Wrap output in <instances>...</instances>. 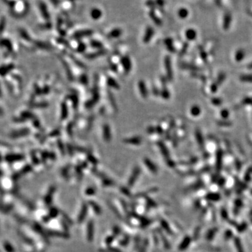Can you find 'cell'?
<instances>
[{
	"instance_id": "13",
	"label": "cell",
	"mask_w": 252,
	"mask_h": 252,
	"mask_svg": "<svg viewBox=\"0 0 252 252\" xmlns=\"http://www.w3.org/2000/svg\"><path fill=\"white\" fill-rule=\"evenodd\" d=\"M189 242H190L189 238L187 237V238H186V239H184V242H183L182 244H181L179 249H180L181 250H183V249H186V247H187L188 245H189Z\"/></svg>"
},
{
	"instance_id": "24",
	"label": "cell",
	"mask_w": 252,
	"mask_h": 252,
	"mask_svg": "<svg viewBox=\"0 0 252 252\" xmlns=\"http://www.w3.org/2000/svg\"><path fill=\"white\" fill-rule=\"evenodd\" d=\"M148 205H149L150 207H154V206H156V203H154V201H153V200H151V199H149V198H148Z\"/></svg>"
},
{
	"instance_id": "17",
	"label": "cell",
	"mask_w": 252,
	"mask_h": 252,
	"mask_svg": "<svg viewBox=\"0 0 252 252\" xmlns=\"http://www.w3.org/2000/svg\"><path fill=\"white\" fill-rule=\"evenodd\" d=\"M90 34V31L87 30V31H83V32H79L77 34V35L78 37H83V36H87Z\"/></svg>"
},
{
	"instance_id": "19",
	"label": "cell",
	"mask_w": 252,
	"mask_h": 252,
	"mask_svg": "<svg viewBox=\"0 0 252 252\" xmlns=\"http://www.w3.org/2000/svg\"><path fill=\"white\" fill-rule=\"evenodd\" d=\"M120 191H121V192L123 193V194H125V196H130V191H129L128 190H127L125 187H121V188H120Z\"/></svg>"
},
{
	"instance_id": "21",
	"label": "cell",
	"mask_w": 252,
	"mask_h": 252,
	"mask_svg": "<svg viewBox=\"0 0 252 252\" xmlns=\"http://www.w3.org/2000/svg\"><path fill=\"white\" fill-rule=\"evenodd\" d=\"M113 239H114V236H113V235L109 236V237H108L106 239V243L107 244H111V243L113 242Z\"/></svg>"
},
{
	"instance_id": "18",
	"label": "cell",
	"mask_w": 252,
	"mask_h": 252,
	"mask_svg": "<svg viewBox=\"0 0 252 252\" xmlns=\"http://www.w3.org/2000/svg\"><path fill=\"white\" fill-rule=\"evenodd\" d=\"M95 190L93 188H88L87 190H86V193L87 195H88V196H92V195H94L95 193Z\"/></svg>"
},
{
	"instance_id": "7",
	"label": "cell",
	"mask_w": 252,
	"mask_h": 252,
	"mask_svg": "<svg viewBox=\"0 0 252 252\" xmlns=\"http://www.w3.org/2000/svg\"><path fill=\"white\" fill-rule=\"evenodd\" d=\"M103 134H104V137L106 139V141H109L111 138V134H110V130L108 125L104 126V130H103Z\"/></svg>"
},
{
	"instance_id": "23",
	"label": "cell",
	"mask_w": 252,
	"mask_h": 252,
	"mask_svg": "<svg viewBox=\"0 0 252 252\" xmlns=\"http://www.w3.org/2000/svg\"><path fill=\"white\" fill-rule=\"evenodd\" d=\"M113 236L119 235L120 233V229L118 227H115L113 230Z\"/></svg>"
},
{
	"instance_id": "2",
	"label": "cell",
	"mask_w": 252,
	"mask_h": 252,
	"mask_svg": "<svg viewBox=\"0 0 252 252\" xmlns=\"http://www.w3.org/2000/svg\"><path fill=\"white\" fill-rule=\"evenodd\" d=\"M139 173H140V170H139V167H135V169H134L133 172H132V175H131L130 178L128 181V186H130V187L133 186L134 184L135 183L136 180H137Z\"/></svg>"
},
{
	"instance_id": "16",
	"label": "cell",
	"mask_w": 252,
	"mask_h": 252,
	"mask_svg": "<svg viewBox=\"0 0 252 252\" xmlns=\"http://www.w3.org/2000/svg\"><path fill=\"white\" fill-rule=\"evenodd\" d=\"M129 241H130V237L126 236L124 239H122V241L120 242V244L122 245V246H126V245L128 244Z\"/></svg>"
},
{
	"instance_id": "11",
	"label": "cell",
	"mask_w": 252,
	"mask_h": 252,
	"mask_svg": "<svg viewBox=\"0 0 252 252\" xmlns=\"http://www.w3.org/2000/svg\"><path fill=\"white\" fill-rule=\"evenodd\" d=\"M101 15V11L98 9H93L92 11V13H91V15H92V17L94 19H98Z\"/></svg>"
},
{
	"instance_id": "6",
	"label": "cell",
	"mask_w": 252,
	"mask_h": 252,
	"mask_svg": "<svg viewBox=\"0 0 252 252\" xmlns=\"http://www.w3.org/2000/svg\"><path fill=\"white\" fill-rule=\"evenodd\" d=\"M122 64H123V66L124 69H125V71L128 72V71L130 70L131 63H130V58H123Z\"/></svg>"
},
{
	"instance_id": "8",
	"label": "cell",
	"mask_w": 252,
	"mask_h": 252,
	"mask_svg": "<svg viewBox=\"0 0 252 252\" xmlns=\"http://www.w3.org/2000/svg\"><path fill=\"white\" fill-rule=\"evenodd\" d=\"M139 89L141 90V95H142L143 97H146L147 96V91H146V88L145 87L144 84L143 82H140L139 84Z\"/></svg>"
},
{
	"instance_id": "10",
	"label": "cell",
	"mask_w": 252,
	"mask_h": 252,
	"mask_svg": "<svg viewBox=\"0 0 252 252\" xmlns=\"http://www.w3.org/2000/svg\"><path fill=\"white\" fill-rule=\"evenodd\" d=\"M165 67H166V70L167 72V74H168L170 77H171V75H172V72H171V65H170V60L169 58H166V60H165Z\"/></svg>"
},
{
	"instance_id": "4",
	"label": "cell",
	"mask_w": 252,
	"mask_h": 252,
	"mask_svg": "<svg viewBox=\"0 0 252 252\" xmlns=\"http://www.w3.org/2000/svg\"><path fill=\"white\" fill-rule=\"evenodd\" d=\"M144 164L148 167V168L149 169L150 171H151V172H153V173H156L157 171H158V170H157V167L149 159H148V158L144 159Z\"/></svg>"
},
{
	"instance_id": "9",
	"label": "cell",
	"mask_w": 252,
	"mask_h": 252,
	"mask_svg": "<svg viewBox=\"0 0 252 252\" xmlns=\"http://www.w3.org/2000/svg\"><path fill=\"white\" fill-rule=\"evenodd\" d=\"M160 223H161L162 227H163V228L165 229V230H166L167 232L168 233H170V234L172 233V230H171V229L170 228V226H169L168 224H167V223L165 221L161 220V221H160Z\"/></svg>"
},
{
	"instance_id": "22",
	"label": "cell",
	"mask_w": 252,
	"mask_h": 252,
	"mask_svg": "<svg viewBox=\"0 0 252 252\" xmlns=\"http://www.w3.org/2000/svg\"><path fill=\"white\" fill-rule=\"evenodd\" d=\"M120 30H113V32H111V35L112 36V37H118V36L120 35Z\"/></svg>"
},
{
	"instance_id": "3",
	"label": "cell",
	"mask_w": 252,
	"mask_h": 252,
	"mask_svg": "<svg viewBox=\"0 0 252 252\" xmlns=\"http://www.w3.org/2000/svg\"><path fill=\"white\" fill-rule=\"evenodd\" d=\"M87 212H88V205L86 204H84L83 205L81 210L80 214H79V216H78L79 223H81L85 219L86 215H87Z\"/></svg>"
},
{
	"instance_id": "12",
	"label": "cell",
	"mask_w": 252,
	"mask_h": 252,
	"mask_svg": "<svg viewBox=\"0 0 252 252\" xmlns=\"http://www.w3.org/2000/svg\"><path fill=\"white\" fill-rule=\"evenodd\" d=\"M153 33V32L152 29H148L147 32H146V34H148L145 35V37L144 38V41H145V42H148V41L150 40V38L152 37Z\"/></svg>"
},
{
	"instance_id": "25",
	"label": "cell",
	"mask_w": 252,
	"mask_h": 252,
	"mask_svg": "<svg viewBox=\"0 0 252 252\" xmlns=\"http://www.w3.org/2000/svg\"><path fill=\"white\" fill-rule=\"evenodd\" d=\"M100 252H111L109 250H105V249H101L100 250Z\"/></svg>"
},
{
	"instance_id": "14",
	"label": "cell",
	"mask_w": 252,
	"mask_h": 252,
	"mask_svg": "<svg viewBox=\"0 0 252 252\" xmlns=\"http://www.w3.org/2000/svg\"><path fill=\"white\" fill-rule=\"evenodd\" d=\"M125 141H127V142L128 143H130V144H139V143H141V139H139V138L134 137V138H132V139H129L128 140Z\"/></svg>"
},
{
	"instance_id": "5",
	"label": "cell",
	"mask_w": 252,
	"mask_h": 252,
	"mask_svg": "<svg viewBox=\"0 0 252 252\" xmlns=\"http://www.w3.org/2000/svg\"><path fill=\"white\" fill-rule=\"evenodd\" d=\"M89 205H90L91 207H92L93 211L95 212L97 214V215L101 214H102L101 208H100V207L96 203H95L94 201H92V200H91V201H90Z\"/></svg>"
},
{
	"instance_id": "15",
	"label": "cell",
	"mask_w": 252,
	"mask_h": 252,
	"mask_svg": "<svg viewBox=\"0 0 252 252\" xmlns=\"http://www.w3.org/2000/svg\"><path fill=\"white\" fill-rule=\"evenodd\" d=\"M103 184H104V185L105 186H113V181L110 180V179H103Z\"/></svg>"
},
{
	"instance_id": "1",
	"label": "cell",
	"mask_w": 252,
	"mask_h": 252,
	"mask_svg": "<svg viewBox=\"0 0 252 252\" xmlns=\"http://www.w3.org/2000/svg\"><path fill=\"white\" fill-rule=\"evenodd\" d=\"M94 237V223L93 221L88 222L87 226V238L88 242H92Z\"/></svg>"
},
{
	"instance_id": "20",
	"label": "cell",
	"mask_w": 252,
	"mask_h": 252,
	"mask_svg": "<svg viewBox=\"0 0 252 252\" xmlns=\"http://www.w3.org/2000/svg\"><path fill=\"white\" fill-rule=\"evenodd\" d=\"M109 86H111L113 88H117V86H118V84H116V82L113 79L111 78H110V79H109Z\"/></svg>"
}]
</instances>
